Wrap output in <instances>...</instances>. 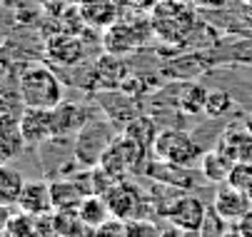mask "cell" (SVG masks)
Here are the masks:
<instances>
[{
  "instance_id": "1",
  "label": "cell",
  "mask_w": 252,
  "mask_h": 237,
  "mask_svg": "<svg viewBox=\"0 0 252 237\" xmlns=\"http://www.w3.org/2000/svg\"><path fill=\"white\" fill-rule=\"evenodd\" d=\"M150 25H153L150 30L160 40L170 45H180L197 28L195 5H188L185 0H160L150 10Z\"/></svg>"
},
{
  "instance_id": "2",
  "label": "cell",
  "mask_w": 252,
  "mask_h": 237,
  "mask_svg": "<svg viewBox=\"0 0 252 237\" xmlns=\"http://www.w3.org/2000/svg\"><path fill=\"white\" fill-rule=\"evenodd\" d=\"M18 97L25 108L53 110L63 103V83L45 65H32L20 75Z\"/></svg>"
},
{
  "instance_id": "3",
  "label": "cell",
  "mask_w": 252,
  "mask_h": 237,
  "mask_svg": "<svg viewBox=\"0 0 252 237\" xmlns=\"http://www.w3.org/2000/svg\"><path fill=\"white\" fill-rule=\"evenodd\" d=\"M153 150L162 162L172 167H192L195 162H200V155H202L200 145L188 132H180V130H165L155 135Z\"/></svg>"
},
{
  "instance_id": "4",
  "label": "cell",
  "mask_w": 252,
  "mask_h": 237,
  "mask_svg": "<svg viewBox=\"0 0 252 237\" xmlns=\"http://www.w3.org/2000/svg\"><path fill=\"white\" fill-rule=\"evenodd\" d=\"M113 130L102 120H88L85 127L78 132V143H75V155L85 165H100L105 150L113 145Z\"/></svg>"
},
{
  "instance_id": "5",
  "label": "cell",
  "mask_w": 252,
  "mask_h": 237,
  "mask_svg": "<svg viewBox=\"0 0 252 237\" xmlns=\"http://www.w3.org/2000/svg\"><path fill=\"white\" fill-rule=\"evenodd\" d=\"M207 212H210V207L205 205L202 200L188 195V197L175 200L172 205L165 210V217L180 232H195V230H202V225L207 220Z\"/></svg>"
},
{
  "instance_id": "6",
  "label": "cell",
  "mask_w": 252,
  "mask_h": 237,
  "mask_svg": "<svg viewBox=\"0 0 252 237\" xmlns=\"http://www.w3.org/2000/svg\"><path fill=\"white\" fill-rule=\"evenodd\" d=\"M212 210L218 212L222 220H227V222H240L252 210V200H250L247 190H240L235 185H227V187H220L218 190L215 202H212Z\"/></svg>"
},
{
  "instance_id": "7",
  "label": "cell",
  "mask_w": 252,
  "mask_h": 237,
  "mask_svg": "<svg viewBox=\"0 0 252 237\" xmlns=\"http://www.w3.org/2000/svg\"><path fill=\"white\" fill-rule=\"evenodd\" d=\"M18 205H20L23 215H30V217H43L50 210H55L50 182H45V180H30V182H25V187H23V192L18 197Z\"/></svg>"
},
{
  "instance_id": "8",
  "label": "cell",
  "mask_w": 252,
  "mask_h": 237,
  "mask_svg": "<svg viewBox=\"0 0 252 237\" xmlns=\"http://www.w3.org/2000/svg\"><path fill=\"white\" fill-rule=\"evenodd\" d=\"M105 202L107 207H110V215L115 220H135L140 217V192L137 187L127 185V182H118L110 192L105 195Z\"/></svg>"
},
{
  "instance_id": "9",
  "label": "cell",
  "mask_w": 252,
  "mask_h": 237,
  "mask_svg": "<svg viewBox=\"0 0 252 237\" xmlns=\"http://www.w3.org/2000/svg\"><path fill=\"white\" fill-rule=\"evenodd\" d=\"M20 132L28 145H40L45 140H53V115L50 110L25 108L20 115Z\"/></svg>"
},
{
  "instance_id": "10",
  "label": "cell",
  "mask_w": 252,
  "mask_h": 237,
  "mask_svg": "<svg viewBox=\"0 0 252 237\" xmlns=\"http://www.w3.org/2000/svg\"><path fill=\"white\" fill-rule=\"evenodd\" d=\"M53 115V140L58 138H70V135H75L85 127L88 122V113L80 108V105H73V103H63L58 108L50 110Z\"/></svg>"
},
{
  "instance_id": "11",
  "label": "cell",
  "mask_w": 252,
  "mask_h": 237,
  "mask_svg": "<svg viewBox=\"0 0 252 237\" xmlns=\"http://www.w3.org/2000/svg\"><path fill=\"white\" fill-rule=\"evenodd\" d=\"M45 53L58 65H78L85 55L83 40L75 35H53L45 45Z\"/></svg>"
},
{
  "instance_id": "12",
  "label": "cell",
  "mask_w": 252,
  "mask_h": 237,
  "mask_svg": "<svg viewBox=\"0 0 252 237\" xmlns=\"http://www.w3.org/2000/svg\"><path fill=\"white\" fill-rule=\"evenodd\" d=\"M140 43H142V35L130 23H115L105 32V50L110 55H118V58L125 53H132Z\"/></svg>"
},
{
  "instance_id": "13",
  "label": "cell",
  "mask_w": 252,
  "mask_h": 237,
  "mask_svg": "<svg viewBox=\"0 0 252 237\" xmlns=\"http://www.w3.org/2000/svg\"><path fill=\"white\" fill-rule=\"evenodd\" d=\"M53 187V205L55 210L60 212H73L80 207V202L88 197L85 190H80V180L73 182V180H58L50 185Z\"/></svg>"
},
{
  "instance_id": "14",
  "label": "cell",
  "mask_w": 252,
  "mask_h": 237,
  "mask_svg": "<svg viewBox=\"0 0 252 237\" xmlns=\"http://www.w3.org/2000/svg\"><path fill=\"white\" fill-rule=\"evenodd\" d=\"M78 220L85 225V227H102L107 220H110V207H107V202L102 195H88L83 202H80V207L75 210Z\"/></svg>"
},
{
  "instance_id": "15",
  "label": "cell",
  "mask_w": 252,
  "mask_h": 237,
  "mask_svg": "<svg viewBox=\"0 0 252 237\" xmlns=\"http://www.w3.org/2000/svg\"><path fill=\"white\" fill-rule=\"evenodd\" d=\"M83 15L93 25L110 28L118 23V8L113 0H85L83 3Z\"/></svg>"
},
{
  "instance_id": "16",
  "label": "cell",
  "mask_w": 252,
  "mask_h": 237,
  "mask_svg": "<svg viewBox=\"0 0 252 237\" xmlns=\"http://www.w3.org/2000/svg\"><path fill=\"white\" fill-rule=\"evenodd\" d=\"M23 187H25V180L15 167H10V165L0 167V202H3L5 207L13 205V202H18Z\"/></svg>"
},
{
  "instance_id": "17",
  "label": "cell",
  "mask_w": 252,
  "mask_h": 237,
  "mask_svg": "<svg viewBox=\"0 0 252 237\" xmlns=\"http://www.w3.org/2000/svg\"><path fill=\"white\" fill-rule=\"evenodd\" d=\"M200 165H202V175H205L207 180H212V182H225V180H230V173H232V167H235V162H230L220 150L205 155Z\"/></svg>"
},
{
  "instance_id": "18",
  "label": "cell",
  "mask_w": 252,
  "mask_h": 237,
  "mask_svg": "<svg viewBox=\"0 0 252 237\" xmlns=\"http://www.w3.org/2000/svg\"><path fill=\"white\" fill-rule=\"evenodd\" d=\"M230 108H232V97H230L227 92H222V90H212V92H207L205 113H207L210 118H220V115H225Z\"/></svg>"
},
{
  "instance_id": "19",
  "label": "cell",
  "mask_w": 252,
  "mask_h": 237,
  "mask_svg": "<svg viewBox=\"0 0 252 237\" xmlns=\"http://www.w3.org/2000/svg\"><path fill=\"white\" fill-rule=\"evenodd\" d=\"M127 227V237H162L160 227L145 217H135V220H127L125 222Z\"/></svg>"
},
{
  "instance_id": "20",
  "label": "cell",
  "mask_w": 252,
  "mask_h": 237,
  "mask_svg": "<svg viewBox=\"0 0 252 237\" xmlns=\"http://www.w3.org/2000/svg\"><path fill=\"white\" fill-rule=\"evenodd\" d=\"M200 232H202V237H222V235L227 232V220H222L218 212L210 207L207 220H205V225H202Z\"/></svg>"
},
{
  "instance_id": "21",
  "label": "cell",
  "mask_w": 252,
  "mask_h": 237,
  "mask_svg": "<svg viewBox=\"0 0 252 237\" xmlns=\"http://www.w3.org/2000/svg\"><path fill=\"white\" fill-rule=\"evenodd\" d=\"M227 182L235 185V187H240V190H247V187L252 185V165H250V162H240V165H235Z\"/></svg>"
},
{
  "instance_id": "22",
  "label": "cell",
  "mask_w": 252,
  "mask_h": 237,
  "mask_svg": "<svg viewBox=\"0 0 252 237\" xmlns=\"http://www.w3.org/2000/svg\"><path fill=\"white\" fill-rule=\"evenodd\" d=\"M95 237H127V227H125V222H123V220L110 217L102 227H97V230H95Z\"/></svg>"
},
{
  "instance_id": "23",
  "label": "cell",
  "mask_w": 252,
  "mask_h": 237,
  "mask_svg": "<svg viewBox=\"0 0 252 237\" xmlns=\"http://www.w3.org/2000/svg\"><path fill=\"white\" fill-rule=\"evenodd\" d=\"M230 3V0H192L195 8H202V10H220Z\"/></svg>"
},
{
  "instance_id": "24",
  "label": "cell",
  "mask_w": 252,
  "mask_h": 237,
  "mask_svg": "<svg viewBox=\"0 0 252 237\" xmlns=\"http://www.w3.org/2000/svg\"><path fill=\"white\" fill-rule=\"evenodd\" d=\"M132 3H135L137 8H148V10H153V8L160 3V0H132Z\"/></svg>"
},
{
  "instance_id": "25",
  "label": "cell",
  "mask_w": 252,
  "mask_h": 237,
  "mask_svg": "<svg viewBox=\"0 0 252 237\" xmlns=\"http://www.w3.org/2000/svg\"><path fill=\"white\" fill-rule=\"evenodd\" d=\"M222 237H245V235H242L240 230H227V232H225Z\"/></svg>"
},
{
  "instance_id": "26",
  "label": "cell",
  "mask_w": 252,
  "mask_h": 237,
  "mask_svg": "<svg viewBox=\"0 0 252 237\" xmlns=\"http://www.w3.org/2000/svg\"><path fill=\"white\" fill-rule=\"evenodd\" d=\"M247 195H250V200H252V185H250V187H247Z\"/></svg>"
}]
</instances>
